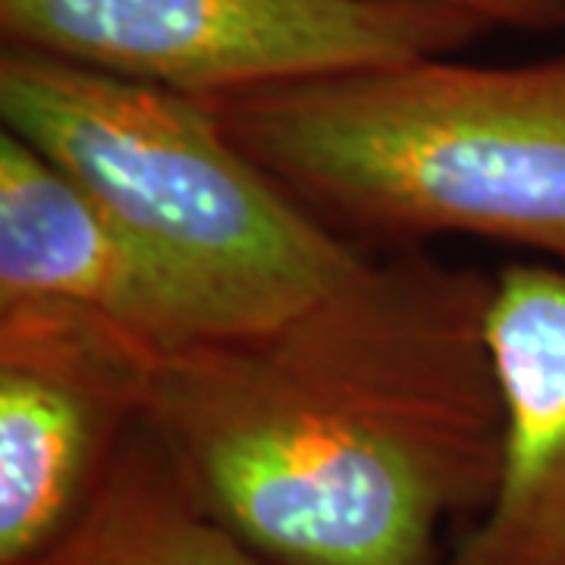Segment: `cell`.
<instances>
[{"label":"cell","instance_id":"cell-2","mask_svg":"<svg viewBox=\"0 0 565 565\" xmlns=\"http://www.w3.org/2000/svg\"><path fill=\"white\" fill-rule=\"evenodd\" d=\"M199 102L345 243L475 236L565 264V54L427 57Z\"/></svg>","mask_w":565,"mask_h":565},{"label":"cell","instance_id":"cell-1","mask_svg":"<svg viewBox=\"0 0 565 565\" xmlns=\"http://www.w3.org/2000/svg\"><path fill=\"white\" fill-rule=\"evenodd\" d=\"M493 277L364 248L282 318L163 355L145 422L270 565H446L503 468Z\"/></svg>","mask_w":565,"mask_h":565},{"label":"cell","instance_id":"cell-5","mask_svg":"<svg viewBox=\"0 0 565 565\" xmlns=\"http://www.w3.org/2000/svg\"><path fill=\"white\" fill-rule=\"evenodd\" d=\"M163 352L44 299L0 302V565L57 541L148 418Z\"/></svg>","mask_w":565,"mask_h":565},{"label":"cell","instance_id":"cell-6","mask_svg":"<svg viewBox=\"0 0 565 565\" xmlns=\"http://www.w3.org/2000/svg\"><path fill=\"white\" fill-rule=\"evenodd\" d=\"M44 299L120 323L163 355L255 323L145 243L29 141L0 132V302Z\"/></svg>","mask_w":565,"mask_h":565},{"label":"cell","instance_id":"cell-7","mask_svg":"<svg viewBox=\"0 0 565 565\" xmlns=\"http://www.w3.org/2000/svg\"><path fill=\"white\" fill-rule=\"evenodd\" d=\"M487 343L503 403V468L446 565H565V264L493 274Z\"/></svg>","mask_w":565,"mask_h":565},{"label":"cell","instance_id":"cell-8","mask_svg":"<svg viewBox=\"0 0 565 565\" xmlns=\"http://www.w3.org/2000/svg\"><path fill=\"white\" fill-rule=\"evenodd\" d=\"M20 565L270 563L204 505L154 427L141 422L79 519Z\"/></svg>","mask_w":565,"mask_h":565},{"label":"cell","instance_id":"cell-4","mask_svg":"<svg viewBox=\"0 0 565 565\" xmlns=\"http://www.w3.org/2000/svg\"><path fill=\"white\" fill-rule=\"evenodd\" d=\"M493 29L440 0H0L3 44L189 98L452 57Z\"/></svg>","mask_w":565,"mask_h":565},{"label":"cell","instance_id":"cell-9","mask_svg":"<svg viewBox=\"0 0 565 565\" xmlns=\"http://www.w3.org/2000/svg\"><path fill=\"white\" fill-rule=\"evenodd\" d=\"M475 10L497 29L515 32H559L565 29V0H440Z\"/></svg>","mask_w":565,"mask_h":565},{"label":"cell","instance_id":"cell-3","mask_svg":"<svg viewBox=\"0 0 565 565\" xmlns=\"http://www.w3.org/2000/svg\"><path fill=\"white\" fill-rule=\"evenodd\" d=\"M0 120L255 327L364 252L305 214L199 98L3 44Z\"/></svg>","mask_w":565,"mask_h":565}]
</instances>
